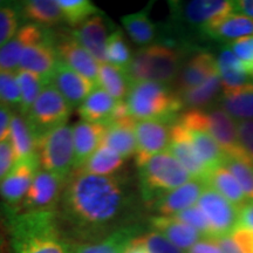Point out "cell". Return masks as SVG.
Segmentation results:
<instances>
[{
	"label": "cell",
	"mask_w": 253,
	"mask_h": 253,
	"mask_svg": "<svg viewBox=\"0 0 253 253\" xmlns=\"http://www.w3.org/2000/svg\"><path fill=\"white\" fill-rule=\"evenodd\" d=\"M6 243H5V238L0 235V253H4Z\"/></svg>",
	"instance_id": "9f6ffc18"
},
{
	"label": "cell",
	"mask_w": 253,
	"mask_h": 253,
	"mask_svg": "<svg viewBox=\"0 0 253 253\" xmlns=\"http://www.w3.org/2000/svg\"><path fill=\"white\" fill-rule=\"evenodd\" d=\"M56 2L62 12L63 23L74 28L101 13L100 8L89 0H56Z\"/></svg>",
	"instance_id": "f35d334b"
},
{
	"label": "cell",
	"mask_w": 253,
	"mask_h": 253,
	"mask_svg": "<svg viewBox=\"0 0 253 253\" xmlns=\"http://www.w3.org/2000/svg\"><path fill=\"white\" fill-rule=\"evenodd\" d=\"M137 170V185L145 209L157 198L194 179L168 150L151 157Z\"/></svg>",
	"instance_id": "5b68a950"
},
{
	"label": "cell",
	"mask_w": 253,
	"mask_h": 253,
	"mask_svg": "<svg viewBox=\"0 0 253 253\" xmlns=\"http://www.w3.org/2000/svg\"><path fill=\"white\" fill-rule=\"evenodd\" d=\"M24 24L20 1H6L0 7V48L13 39Z\"/></svg>",
	"instance_id": "ab89813d"
},
{
	"label": "cell",
	"mask_w": 253,
	"mask_h": 253,
	"mask_svg": "<svg viewBox=\"0 0 253 253\" xmlns=\"http://www.w3.org/2000/svg\"><path fill=\"white\" fill-rule=\"evenodd\" d=\"M60 60L55 47V33L48 31L45 38L31 43L24 50L19 71H28L50 81Z\"/></svg>",
	"instance_id": "4fadbf2b"
},
{
	"label": "cell",
	"mask_w": 253,
	"mask_h": 253,
	"mask_svg": "<svg viewBox=\"0 0 253 253\" xmlns=\"http://www.w3.org/2000/svg\"><path fill=\"white\" fill-rule=\"evenodd\" d=\"M172 123L164 121H136V153L134 156L136 167H142L151 157L168 150Z\"/></svg>",
	"instance_id": "7c38bea8"
},
{
	"label": "cell",
	"mask_w": 253,
	"mask_h": 253,
	"mask_svg": "<svg viewBox=\"0 0 253 253\" xmlns=\"http://www.w3.org/2000/svg\"><path fill=\"white\" fill-rule=\"evenodd\" d=\"M0 227H1V217H0Z\"/></svg>",
	"instance_id": "680465c9"
},
{
	"label": "cell",
	"mask_w": 253,
	"mask_h": 253,
	"mask_svg": "<svg viewBox=\"0 0 253 253\" xmlns=\"http://www.w3.org/2000/svg\"><path fill=\"white\" fill-rule=\"evenodd\" d=\"M168 151L185 168L192 178L207 182L210 170L198 157L186 135L185 128L178 122V120L171 125V135Z\"/></svg>",
	"instance_id": "ac0fdd59"
},
{
	"label": "cell",
	"mask_w": 253,
	"mask_h": 253,
	"mask_svg": "<svg viewBox=\"0 0 253 253\" xmlns=\"http://www.w3.org/2000/svg\"><path fill=\"white\" fill-rule=\"evenodd\" d=\"M137 238L150 253H186L154 230L145 231Z\"/></svg>",
	"instance_id": "ee69618b"
},
{
	"label": "cell",
	"mask_w": 253,
	"mask_h": 253,
	"mask_svg": "<svg viewBox=\"0 0 253 253\" xmlns=\"http://www.w3.org/2000/svg\"><path fill=\"white\" fill-rule=\"evenodd\" d=\"M49 84L56 88L72 108H79L88 95L97 87L96 82L79 74L62 62L56 66Z\"/></svg>",
	"instance_id": "2e32d148"
},
{
	"label": "cell",
	"mask_w": 253,
	"mask_h": 253,
	"mask_svg": "<svg viewBox=\"0 0 253 253\" xmlns=\"http://www.w3.org/2000/svg\"><path fill=\"white\" fill-rule=\"evenodd\" d=\"M183 126L185 128L186 135H188L189 140L191 142L196 153H197L198 157L210 170V172L217 169V168L224 166L226 161V155L221 150L219 144L217 143L212 136L204 129L192 128V126Z\"/></svg>",
	"instance_id": "484cf974"
},
{
	"label": "cell",
	"mask_w": 253,
	"mask_h": 253,
	"mask_svg": "<svg viewBox=\"0 0 253 253\" xmlns=\"http://www.w3.org/2000/svg\"><path fill=\"white\" fill-rule=\"evenodd\" d=\"M207 184L219 192L223 197H225L230 203L236 205L238 209L248 202L239 183L226 167L221 166L212 170L208 177Z\"/></svg>",
	"instance_id": "d590c367"
},
{
	"label": "cell",
	"mask_w": 253,
	"mask_h": 253,
	"mask_svg": "<svg viewBox=\"0 0 253 253\" xmlns=\"http://www.w3.org/2000/svg\"><path fill=\"white\" fill-rule=\"evenodd\" d=\"M48 31L38 25L25 23L13 39L0 48V72L17 73L20 66L21 55L26 47L45 38Z\"/></svg>",
	"instance_id": "ffe728a7"
},
{
	"label": "cell",
	"mask_w": 253,
	"mask_h": 253,
	"mask_svg": "<svg viewBox=\"0 0 253 253\" xmlns=\"http://www.w3.org/2000/svg\"><path fill=\"white\" fill-rule=\"evenodd\" d=\"M186 253H221L218 238L204 237L190 248Z\"/></svg>",
	"instance_id": "c3c4849f"
},
{
	"label": "cell",
	"mask_w": 253,
	"mask_h": 253,
	"mask_svg": "<svg viewBox=\"0 0 253 253\" xmlns=\"http://www.w3.org/2000/svg\"><path fill=\"white\" fill-rule=\"evenodd\" d=\"M71 32L78 42L84 46L97 62H107L106 43L112 31H109V20L104 13L101 12L94 15Z\"/></svg>",
	"instance_id": "d6986e66"
},
{
	"label": "cell",
	"mask_w": 253,
	"mask_h": 253,
	"mask_svg": "<svg viewBox=\"0 0 253 253\" xmlns=\"http://www.w3.org/2000/svg\"><path fill=\"white\" fill-rule=\"evenodd\" d=\"M224 167L235 176L246 199L253 201V162L249 158L227 157Z\"/></svg>",
	"instance_id": "60d3db41"
},
{
	"label": "cell",
	"mask_w": 253,
	"mask_h": 253,
	"mask_svg": "<svg viewBox=\"0 0 253 253\" xmlns=\"http://www.w3.org/2000/svg\"><path fill=\"white\" fill-rule=\"evenodd\" d=\"M218 242H219L221 253H243L242 250L239 249V246L237 245L235 239L231 236L218 238Z\"/></svg>",
	"instance_id": "db71d44e"
},
{
	"label": "cell",
	"mask_w": 253,
	"mask_h": 253,
	"mask_svg": "<svg viewBox=\"0 0 253 253\" xmlns=\"http://www.w3.org/2000/svg\"><path fill=\"white\" fill-rule=\"evenodd\" d=\"M126 102L136 121L172 123L183 110L178 94L171 86L153 81L132 82Z\"/></svg>",
	"instance_id": "3957f363"
},
{
	"label": "cell",
	"mask_w": 253,
	"mask_h": 253,
	"mask_svg": "<svg viewBox=\"0 0 253 253\" xmlns=\"http://www.w3.org/2000/svg\"><path fill=\"white\" fill-rule=\"evenodd\" d=\"M243 253H253V232L246 230H235L231 235Z\"/></svg>",
	"instance_id": "816d5d0a"
},
{
	"label": "cell",
	"mask_w": 253,
	"mask_h": 253,
	"mask_svg": "<svg viewBox=\"0 0 253 253\" xmlns=\"http://www.w3.org/2000/svg\"><path fill=\"white\" fill-rule=\"evenodd\" d=\"M136 120L126 119L123 121L110 122L107 125L103 143L128 160L136 153Z\"/></svg>",
	"instance_id": "4316f807"
},
{
	"label": "cell",
	"mask_w": 253,
	"mask_h": 253,
	"mask_svg": "<svg viewBox=\"0 0 253 253\" xmlns=\"http://www.w3.org/2000/svg\"><path fill=\"white\" fill-rule=\"evenodd\" d=\"M143 208L137 183L129 173L94 176L74 170L66 181L55 216L72 245L89 244L141 225Z\"/></svg>",
	"instance_id": "6da1fadb"
},
{
	"label": "cell",
	"mask_w": 253,
	"mask_h": 253,
	"mask_svg": "<svg viewBox=\"0 0 253 253\" xmlns=\"http://www.w3.org/2000/svg\"><path fill=\"white\" fill-rule=\"evenodd\" d=\"M107 125L79 121L73 126L75 162L74 170L80 169L84 162L103 143Z\"/></svg>",
	"instance_id": "44dd1931"
},
{
	"label": "cell",
	"mask_w": 253,
	"mask_h": 253,
	"mask_svg": "<svg viewBox=\"0 0 253 253\" xmlns=\"http://www.w3.org/2000/svg\"><path fill=\"white\" fill-rule=\"evenodd\" d=\"M21 97L17 73L0 72V104L18 112Z\"/></svg>",
	"instance_id": "b9f144b4"
},
{
	"label": "cell",
	"mask_w": 253,
	"mask_h": 253,
	"mask_svg": "<svg viewBox=\"0 0 253 253\" xmlns=\"http://www.w3.org/2000/svg\"><path fill=\"white\" fill-rule=\"evenodd\" d=\"M132 81L128 72L108 62L100 63L97 86L108 93L114 100L125 101L130 91Z\"/></svg>",
	"instance_id": "836d02e7"
},
{
	"label": "cell",
	"mask_w": 253,
	"mask_h": 253,
	"mask_svg": "<svg viewBox=\"0 0 253 253\" xmlns=\"http://www.w3.org/2000/svg\"><path fill=\"white\" fill-rule=\"evenodd\" d=\"M126 158L102 143L88 158L80 169L81 171L94 176H114L121 172L125 166Z\"/></svg>",
	"instance_id": "d6a6232c"
},
{
	"label": "cell",
	"mask_w": 253,
	"mask_h": 253,
	"mask_svg": "<svg viewBox=\"0 0 253 253\" xmlns=\"http://www.w3.org/2000/svg\"><path fill=\"white\" fill-rule=\"evenodd\" d=\"M149 225L150 230L161 233L173 245L185 252L198 240L204 238L194 227L171 216H153L149 218Z\"/></svg>",
	"instance_id": "603a6c76"
},
{
	"label": "cell",
	"mask_w": 253,
	"mask_h": 253,
	"mask_svg": "<svg viewBox=\"0 0 253 253\" xmlns=\"http://www.w3.org/2000/svg\"><path fill=\"white\" fill-rule=\"evenodd\" d=\"M221 93H223V87H221L219 75L214 74L201 86L178 94V96L183 104V109H205L214 106L216 102H219Z\"/></svg>",
	"instance_id": "1f68e13d"
},
{
	"label": "cell",
	"mask_w": 253,
	"mask_h": 253,
	"mask_svg": "<svg viewBox=\"0 0 253 253\" xmlns=\"http://www.w3.org/2000/svg\"><path fill=\"white\" fill-rule=\"evenodd\" d=\"M7 230L9 253H73L55 212L20 213L0 211Z\"/></svg>",
	"instance_id": "7a4b0ae2"
},
{
	"label": "cell",
	"mask_w": 253,
	"mask_h": 253,
	"mask_svg": "<svg viewBox=\"0 0 253 253\" xmlns=\"http://www.w3.org/2000/svg\"><path fill=\"white\" fill-rule=\"evenodd\" d=\"M55 47L60 62L65 63L73 71L97 84L100 63L84 46L78 42V40L73 37L72 32L55 34Z\"/></svg>",
	"instance_id": "5bb4252c"
},
{
	"label": "cell",
	"mask_w": 253,
	"mask_h": 253,
	"mask_svg": "<svg viewBox=\"0 0 253 253\" xmlns=\"http://www.w3.org/2000/svg\"><path fill=\"white\" fill-rule=\"evenodd\" d=\"M171 217L181 220L182 223H185L186 225L194 227L203 237H212V232H211V227L209 225L207 217H205L203 211L199 209L197 204L186 209V210L182 211V212L173 214Z\"/></svg>",
	"instance_id": "7bdbcfd3"
},
{
	"label": "cell",
	"mask_w": 253,
	"mask_h": 253,
	"mask_svg": "<svg viewBox=\"0 0 253 253\" xmlns=\"http://www.w3.org/2000/svg\"><path fill=\"white\" fill-rule=\"evenodd\" d=\"M227 46L243 62L246 72L253 79V37L235 41Z\"/></svg>",
	"instance_id": "f6af8a7d"
},
{
	"label": "cell",
	"mask_w": 253,
	"mask_h": 253,
	"mask_svg": "<svg viewBox=\"0 0 253 253\" xmlns=\"http://www.w3.org/2000/svg\"><path fill=\"white\" fill-rule=\"evenodd\" d=\"M8 141L13 148L17 162L38 154V138L32 130L26 116L19 112H14L12 118Z\"/></svg>",
	"instance_id": "4dcf8cb0"
},
{
	"label": "cell",
	"mask_w": 253,
	"mask_h": 253,
	"mask_svg": "<svg viewBox=\"0 0 253 253\" xmlns=\"http://www.w3.org/2000/svg\"><path fill=\"white\" fill-rule=\"evenodd\" d=\"M132 56L130 47H129L126 39L122 30L115 28L110 32L106 43V60L110 65L125 69L128 72L130 67Z\"/></svg>",
	"instance_id": "74e56055"
},
{
	"label": "cell",
	"mask_w": 253,
	"mask_h": 253,
	"mask_svg": "<svg viewBox=\"0 0 253 253\" xmlns=\"http://www.w3.org/2000/svg\"><path fill=\"white\" fill-rule=\"evenodd\" d=\"M240 145L246 156L253 162V120L237 122Z\"/></svg>",
	"instance_id": "bcb514c9"
},
{
	"label": "cell",
	"mask_w": 253,
	"mask_h": 253,
	"mask_svg": "<svg viewBox=\"0 0 253 253\" xmlns=\"http://www.w3.org/2000/svg\"><path fill=\"white\" fill-rule=\"evenodd\" d=\"M17 80L21 97L20 108H19L18 112L26 116L32 106L39 97L41 91L49 84V81L36 74V73L28 71H18Z\"/></svg>",
	"instance_id": "8d00e7d4"
},
{
	"label": "cell",
	"mask_w": 253,
	"mask_h": 253,
	"mask_svg": "<svg viewBox=\"0 0 253 253\" xmlns=\"http://www.w3.org/2000/svg\"><path fill=\"white\" fill-rule=\"evenodd\" d=\"M15 162H17V158H15L11 142L8 140L0 142V183L8 175Z\"/></svg>",
	"instance_id": "7dc6e473"
},
{
	"label": "cell",
	"mask_w": 253,
	"mask_h": 253,
	"mask_svg": "<svg viewBox=\"0 0 253 253\" xmlns=\"http://www.w3.org/2000/svg\"><path fill=\"white\" fill-rule=\"evenodd\" d=\"M218 104L233 120H253V84L237 90L223 91Z\"/></svg>",
	"instance_id": "e575fe53"
},
{
	"label": "cell",
	"mask_w": 253,
	"mask_h": 253,
	"mask_svg": "<svg viewBox=\"0 0 253 253\" xmlns=\"http://www.w3.org/2000/svg\"><path fill=\"white\" fill-rule=\"evenodd\" d=\"M6 4V1H4V0H0V7H1V6H4Z\"/></svg>",
	"instance_id": "6f0895ef"
},
{
	"label": "cell",
	"mask_w": 253,
	"mask_h": 253,
	"mask_svg": "<svg viewBox=\"0 0 253 253\" xmlns=\"http://www.w3.org/2000/svg\"><path fill=\"white\" fill-rule=\"evenodd\" d=\"M39 170L40 162L38 154L15 162L8 175L0 183L2 208L13 210L20 205Z\"/></svg>",
	"instance_id": "8fae6325"
},
{
	"label": "cell",
	"mask_w": 253,
	"mask_h": 253,
	"mask_svg": "<svg viewBox=\"0 0 253 253\" xmlns=\"http://www.w3.org/2000/svg\"><path fill=\"white\" fill-rule=\"evenodd\" d=\"M207 182L191 179L185 184L157 198L147 209L154 211L155 216H173L197 204Z\"/></svg>",
	"instance_id": "e0dca14e"
},
{
	"label": "cell",
	"mask_w": 253,
	"mask_h": 253,
	"mask_svg": "<svg viewBox=\"0 0 253 253\" xmlns=\"http://www.w3.org/2000/svg\"><path fill=\"white\" fill-rule=\"evenodd\" d=\"M253 37V20L243 15L231 13L217 20L209 28L205 39L230 45L245 38Z\"/></svg>",
	"instance_id": "d4e9b609"
},
{
	"label": "cell",
	"mask_w": 253,
	"mask_h": 253,
	"mask_svg": "<svg viewBox=\"0 0 253 253\" xmlns=\"http://www.w3.org/2000/svg\"><path fill=\"white\" fill-rule=\"evenodd\" d=\"M38 157L41 169L67 179L75 162L73 126H59L43 135L38 141Z\"/></svg>",
	"instance_id": "52a82bcc"
},
{
	"label": "cell",
	"mask_w": 253,
	"mask_h": 253,
	"mask_svg": "<svg viewBox=\"0 0 253 253\" xmlns=\"http://www.w3.org/2000/svg\"><path fill=\"white\" fill-rule=\"evenodd\" d=\"M238 229L253 232V201H248L239 208L238 224L236 230Z\"/></svg>",
	"instance_id": "681fc988"
},
{
	"label": "cell",
	"mask_w": 253,
	"mask_h": 253,
	"mask_svg": "<svg viewBox=\"0 0 253 253\" xmlns=\"http://www.w3.org/2000/svg\"><path fill=\"white\" fill-rule=\"evenodd\" d=\"M232 13L243 15L253 20V0L232 1Z\"/></svg>",
	"instance_id": "f5cc1de1"
},
{
	"label": "cell",
	"mask_w": 253,
	"mask_h": 253,
	"mask_svg": "<svg viewBox=\"0 0 253 253\" xmlns=\"http://www.w3.org/2000/svg\"><path fill=\"white\" fill-rule=\"evenodd\" d=\"M14 110L0 104V142L7 141L11 131V122Z\"/></svg>",
	"instance_id": "f907efd6"
},
{
	"label": "cell",
	"mask_w": 253,
	"mask_h": 253,
	"mask_svg": "<svg viewBox=\"0 0 253 253\" xmlns=\"http://www.w3.org/2000/svg\"><path fill=\"white\" fill-rule=\"evenodd\" d=\"M66 181L67 179L47 172L40 168L20 205L13 210L4 208H1V210L20 213L55 212L61 199Z\"/></svg>",
	"instance_id": "9c48e42d"
},
{
	"label": "cell",
	"mask_w": 253,
	"mask_h": 253,
	"mask_svg": "<svg viewBox=\"0 0 253 253\" xmlns=\"http://www.w3.org/2000/svg\"><path fill=\"white\" fill-rule=\"evenodd\" d=\"M73 108L52 84L43 88L26 119L38 141L47 132L67 125Z\"/></svg>",
	"instance_id": "ba28073f"
},
{
	"label": "cell",
	"mask_w": 253,
	"mask_h": 253,
	"mask_svg": "<svg viewBox=\"0 0 253 253\" xmlns=\"http://www.w3.org/2000/svg\"><path fill=\"white\" fill-rule=\"evenodd\" d=\"M125 253H150V252L148 251L147 248H145L140 240H138V238H135L130 244L128 245V248L126 249Z\"/></svg>",
	"instance_id": "11a10c76"
},
{
	"label": "cell",
	"mask_w": 253,
	"mask_h": 253,
	"mask_svg": "<svg viewBox=\"0 0 253 253\" xmlns=\"http://www.w3.org/2000/svg\"><path fill=\"white\" fill-rule=\"evenodd\" d=\"M217 71L223 91L237 90L253 84V79L227 45L221 47L217 58Z\"/></svg>",
	"instance_id": "7402d4cb"
},
{
	"label": "cell",
	"mask_w": 253,
	"mask_h": 253,
	"mask_svg": "<svg viewBox=\"0 0 253 253\" xmlns=\"http://www.w3.org/2000/svg\"><path fill=\"white\" fill-rule=\"evenodd\" d=\"M142 230V225H135L120 230L99 242L72 245L73 253H125L132 240L143 233Z\"/></svg>",
	"instance_id": "f1b7e54d"
},
{
	"label": "cell",
	"mask_w": 253,
	"mask_h": 253,
	"mask_svg": "<svg viewBox=\"0 0 253 253\" xmlns=\"http://www.w3.org/2000/svg\"><path fill=\"white\" fill-rule=\"evenodd\" d=\"M24 20L47 28L63 23L62 12L56 0H26L20 1Z\"/></svg>",
	"instance_id": "f546056e"
},
{
	"label": "cell",
	"mask_w": 253,
	"mask_h": 253,
	"mask_svg": "<svg viewBox=\"0 0 253 253\" xmlns=\"http://www.w3.org/2000/svg\"><path fill=\"white\" fill-rule=\"evenodd\" d=\"M153 2L143 9L121 18L122 26L132 42L142 47H147L161 41V28L150 19V9Z\"/></svg>",
	"instance_id": "cb8c5ba5"
},
{
	"label": "cell",
	"mask_w": 253,
	"mask_h": 253,
	"mask_svg": "<svg viewBox=\"0 0 253 253\" xmlns=\"http://www.w3.org/2000/svg\"><path fill=\"white\" fill-rule=\"evenodd\" d=\"M192 53L167 43L142 47L132 56L128 74L132 82L153 81L171 86Z\"/></svg>",
	"instance_id": "277c9868"
},
{
	"label": "cell",
	"mask_w": 253,
	"mask_h": 253,
	"mask_svg": "<svg viewBox=\"0 0 253 253\" xmlns=\"http://www.w3.org/2000/svg\"><path fill=\"white\" fill-rule=\"evenodd\" d=\"M116 102L118 101L114 100L106 90L97 86L79 106L78 114L81 121L107 125L112 118Z\"/></svg>",
	"instance_id": "83f0119b"
},
{
	"label": "cell",
	"mask_w": 253,
	"mask_h": 253,
	"mask_svg": "<svg viewBox=\"0 0 253 253\" xmlns=\"http://www.w3.org/2000/svg\"><path fill=\"white\" fill-rule=\"evenodd\" d=\"M177 120L185 126L207 130L219 144L226 158H248L240 145L237 122L219 104L205 109L184 110Z\"/></svg>",
	"instance_id": "8992f818"
},
{
	"label": "cell",
	"mask_w": 253,
	"mask_h": 253,
	"mask_svg": "<svg viewBox=\"0 0 253 253\" xmlns=\"http://www.w3.org/2000/svg\"><path fill=\"white\" fill-rule=\"evenodd\" d=\"M214 74H218L214 55L205 48L196 50L186 59L172 88L177 94L184 93L201 86Z\"/></svg>",
	"instance_id": "9a60e30c"
},
{
	"label": "cell",
	"mask_w": 253,
	"mask_h": 253,
	"mask_svg": "<svg viewBox=\"0 0 253 253\" xmlns=\"http://www.w3.org/2000/svg\"><path fill=\"white\" fill-rule=\"evenodd\" d=\"M197 205L207 217L213 238L231 236L237 229L239 209L207 184Z\"/></svg>",
	"instance_id": "30bf717a"
}]
</instances>
